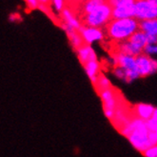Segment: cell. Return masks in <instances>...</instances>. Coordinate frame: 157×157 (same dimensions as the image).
<instances>
[{
	"instance_id": "19",
	"label": "cell",
	"mask_w": 157,
	"mask_h": 157,
	"mask_svg": "<svg viewBox=\"0 0 157 157\" xmlns=\"http://www.w3.org/2000/svg\"><path fill=\"white\" fill-rule=\"evenodd\" d=\"M107 2L108 0H85L82 3V8H81L83 15L94 12L97 8H99L100 6H102Z\"/></svg>"
},
{
	"instance_id": "7",
	"label": "cell",
	"mask_w": 157,
	"mask_h": 157,
	"mask_svg": "<svg viewBox=\"0 0 157 157\" xmlns=\"http://www.w3.org/2000/svg\"><path fill=\"white\" fill-rule=\"evenodd\" d=\"M136 69L140 77H147L157 72V59L142 53L136 57Z\"/></svg>"
},
{
	"instance_id": "16",
	"label": "cell",
	"mask_w": 157,
	"mask_h": 157,
	"mask_svg": "<svg viewBox=\"0 0 157 157\" xmlns=\"http://www.w3.org/2000/svg\"><path fill=\"white\" fill-rule=\"evenodd\" d=\"M147 128H149V138L151 146L157 145V108L152 117L147 121Z\"/></svg>"
},
{
	"instance_id": "6",
	"label": "cell",
	"mask_w": 157,
	"mask_h": 157,
	"mask_svg": "<svg viewBox=\"0 0 157 157\" xmlns=\"http://www.w3.org/2000/svg\"><path fill=\"white\" fill-rule=\"evenodd\" d=\"M134 11V18H136L139 22L157 18V7L149 0H136Z\"/></svg>"
},
{
	"instance_id": "5",
	"label": "cell",
	"mask_w": 157,
	"mask_h": 157,
	"mask_svg": "<svg viewBox=\"0 0 157 157\" xmlns=\"http://www.w3.org/2000/svg\"><path fill=\"white\" fill-rule=\"evenodd\" d=\"M99 95L103 103L105 115L109 119L113 120L116 113V110L120 107L117 94L114 91V90H113V88H109V89L100 91Z\"/></svg>"
},
{
	"instance_id": "17",
	"label": "cell",
	"mask_w": 157,
	"mask_h": 157,
	"mask_svg": "<svg viewBox=\"0 0 157 157\" xmlns=\"http://www.w3.org/2000/svg\"><path fill=\"white\" fill-rule=\"evenodd\" d=\"M128 41L132 43L138 49L143 51L144 48L147 45V36L144 32H142L141 30H138L134 34H132V36L128 39Z\"/></svg>"
},
{
	"instance_id": "29",
	"label": "cell",
	"mask_w": 157,
	"mask_h": 157,
	"mask_svg": "<svg viewBox=\"0 0 157 157\" xmlns=\"http://www.w3.org/2000/svg\"><path fill=\"white\" fill-rule=\"evenodd\" d=\"M40 4H49L50 0H38Z\"/></svg>"
},
{
	"instance_id": "15",
	"label": "cell",
	"mask_w": 157,
	"mask_h": 157,
	"mask_svg": "<svg viewBox=\"0 0 157 157\" xmlns=\"http://www.w3.org/2000/svg\"><path fill=\"white\" fill-rule=\"evenodd\" d=\"M117 52L119 53H123L127 55H131V56L137 57L138 55H140L143 53V51L138 49L137 47L131 43L130 41H125L121 43H117Z\"/></svg>"
},
{
	"instance_id": "11",
	"label": "cell",
	"mask_w": 157,
	"mask_h": 157,
	"mask_svg": "<svg viewBox=\"0 0 157 157\" xmlns=\"http://www.w3.org/2000/svg\"><path fill=\"white\" fill-rule=\"evenodd\" d=\"M61 27L63 28V30L66 32V33L68 35V38H69L71 46L75 50L79 49L80 47H82V46L85 44L84 40H83L82 36H81V34H80V33L78 31L71 29V28L67 26L65 23H63L61 25Z\"/></svg>"
},
{
	"instance_id": "22",
	"label": "cell",
	"mask_w": 157,
	"mask_h": 157,
	"mask_svg": "<svg viewBox=\"0 0 157 157\" xmlns=\"http://www.w3.org/2000/svg\"><path fill=\"white\" fill-rule=\"evenodd\" d=\"M143 53L147 55V56H156L157 55V44L155 45H151L147 44L143 50Z\"/></svg>"
},
{
	"instance_id": "12",
	"label": "cell",
	"mask_w": 157,
	"mask_h": 157,
	"mask_svg": "<svg viewBox=\"0 0 157 157\" xmlns=\"http://www.w3.org/2000/svg\"><path fill=\"white\" fill-rule=\"evenodd\" d=\"M134 5H126L113 8V19H125L134 18Z\"/></svg>"
},
{
	"instance_id": "18",
	"label": "cell",
	"mask_w": 157,
	"mask_h": 157,
	"mask_svg": "<svg viewBox=\"0 0 157 157\" xmlns=\"http://www.w3.org/2000/svg\"><path fill=\"white\" fill-rule=\"evenodd\" d=\"M139 30L147 35H157V18L139 22Z\"/></svg>"
},
{
	"instance_id": "24",
	"label": "cell",
	"mask_w": 157,
	"mask_h": 157,
	"mask_svg": "<svg viewBox=\"0 0 157 157\" xmlns=\"http://www.w3.org/2000/svg\"><path fill=\"white\" fill-rule=\"evenodd\" d=\"M145 157H157V145H153L150 147L147 151L143 152Z\"/></svg>"
},
{
	"instance_id": "1",
	"label": "cell",
	"mask_w": 157,
	"mask_h": 157,
	"mask_svg": "<svg viewBox=\"0 0 157 157\" xmlns=\"http://www.w3.org/2000/svg\"><path fill=\"white\" fill-rule=\"evenodd\" d=\"M119 132L127 137L128 142L138 151L143 153L150 147H151L147 121H144L134 115L126 126L120 128Z\"/></svg>"
},
{
	"instance_id": "9",
	"label": "cell",
	"mask_w": 157,
	"mask_h": 157,
	"mask_svg": "<svg viewBox=\"0 0 157 157\" xmlns=\"http://www.w3.org/2000/svg\"><path fill=\"white\" fill-rule=\"evenodd\" d=\"M155 109L156 108L151 104L139 103L134 106L133 113H134V116L144 120V121H147V120H150L152 117L155 112Z\"/></svg>"
},
{
	"instance_id": "13",
	"label": "cell",
	"mask_w": 157,
	"mask_h": 157,
	"mask_svg": "<svg viewBox=\"0 0 157 157\" xmlns=\"http://www.w3.org/2000/svg\"><path fill=\"white\" fill-rule=\"evenodd\" d=\"M62 18L64 20L63 23H65L67 26H69L70 28H71V29H73V30H76L79 32L80 29L83 27L80 20L68 8H65L62 11Z\"/></svg>"
},
{
	"instance_id": "20",
	"label": "cell",
	"mask_w": 157,
	"mask_h": 157,
	"mask_svg": "<svg viewBox=\"0 0 157 157\" xmlns=\"http://www.w3.org/2000/svg\"><path fill=\"white\" fill-rule=\"evenodd\" d=\"M94 87L97 89L98 92H100V91H102V90H107V89L112 88V85H110L109 80L105 75H100L99 77H98L97 82L94 84Z\"/></svg>"
},
{
	"instance_id": "3",
	"label": "cell",
	"mask_w": 157,
	"mask_h": 157,
	"mask_svg": "<svg viewBox=\"0 0 157 157\" xmlns=\"http://www.w3.org/2000/svg\"><path fill=\"white\" fill-rule=\"evenodd\" d=\"M82 20L83 23L88 27L101 28L107 26L113 20V7L107 2L94 12L84 14Z\"/></svg>"
},
{
	"instance_id": "21",
	"label": "cell",
	"mask_w": 157,
	"mask_h": 157,
	"mask_svg": "<svg viewBox=\"0 0 157 157\" xmlns=\"http://www.w3.org/2000/svg\"><path fill=\"white\" fill-rule=\"evenodd\" d=\"M136 0H108V3L113 8L126 6V5H134Z\"/></svg>"
},
{
	"instance_id": "25",
	"label": "cell",
	"mask_w": 157,
	"mask_h": 157,
	"mask_svg": "<svg viewBox=\"0 0 157 157\" xmlns=\"http://www.w3.org/2000/svg\"><path fill=\"white\" fill-rule=\"evenodd\" d=\"M24 1L29 10H35V9H38L39 5H40L38 0H24Z\"/></svg>"
},
{
	"instance_id": "10",
	"label": "cell",
	"mask_w": 157,
	"mask_h": 157,
	"mask_svg": "<svg viewBox=\"0 0 157 157\" xmlns=\"http://www.w3.org/2000/svg\"><path fill=\"white\" fill-rule=\"evenodd\" d=\"M76 53H77L79 61L81 62L83 66L90 61L97 60V55L94 50L90 47V45H88V44H84L82 47L77 49Z\"/></svg>"
},
{
	"instance_id": "8",
	"label": "cell",
	"mask_w": 157,
	"mask_h": 157,
	"mask_svg": "<svg viewBox=\"0 0 157 157\" xmlns=\"http://www.w3.org/2000/svg\"><path fill=\"white\" fill-rule=\"evenodd\" d=\"M85 44L90 45L94 42H99L104 39V33L100 28L83 26L79 31Z\"/></svg>"
},
{
	"instance_id": "28",
	"label": "cell",
	"mask_w": 157,
	"mask_h": 157,
	"mask_svg": "<svg viewBox=\"0 0 157 157\" xmlns=\"http://www.w3.org/2000/svg\"><path fill=\"white\" fill-rule=\"evenodd\" d=\"M9 19H10V21L12 22H16V21H20L21 20V17L19 14L17 13H13L10 15V17H9Z\"/></svg>"
},
{
	"instance_id": "27",
	"label": "cell",
	"mask_w": 157,
	"mask_h": 157,
	"mask_svg": "<svg viewBox=\"0 0 157 157\" xmlns=\"http://www.w3.org/2000/svg\"><path fill=\"white\" fill-rule=\"evenodd\" d=\"M147 44L155 45L157 44V35H147Z\"/></svg>"
},
{
	"instance_id": "4",
	"label": "cell",
	"mask_w": 157,
	"mask_h": 157,
	"mask_svg": "<svg viewBox=\"0 0 157 157\" xmlns=\"http://www.w3.org/2000/svg\"><path fill=\"white\" fill-rule=\"evenodd\" d=\"M113 65L114 67H119L124 71V82L131 83L140 77L136 69V57L134 56L116 52L113 55Z\"/></svg>"
},
{
	"instance_id": "32",
	"label": "cell",
	"mask_w": 157,
	"mask_h": 157,
	"mask_svg": "<svg viewBox=\"0 0 157 157\" xmlns=\"http://www.w3.org/2000/svg\"><path fill=\"white\" fill-rule=\"evenodd\" d=\"M156 7H157V5H156Z\"/></svg>"
},
{
	"instance_id": "30",
	"label": "cell",
	"mask_w": 157,
	"mask_h": 157,
	"mask_svg": "<svg viewBox=\"0 0 157 157\" xmlns=\"http://www.w3.org/2000/svg\"><path fill=\"white\" fill-rule=\"evenodd\" d=\"M150 2H151L152 4H154V5H157V0H149Z\"/></svg>"
},
{
	"instance_id": "23",
	"label": "cell",
	"mask_w": 157,
	"mask_h": 157,
	"mask_svg": "<svg viewBox=\"0 0 157 157\" xmlns=\"http://www.w3.org/2000/svg\"><path fill=\"white\" fill-rule=\"evenodd\" d=\"M51 1H52V5L54 8L55 11L62 13V11L65 9L66 0H51Z\"/></svg>"
},
{
	"instance_id": "14",
	"label": "cell",
	"mask_w": 157,
	"mask_h": 157,
	"mask_svg": "<svg viewBox=\"0 0 157 157\" xmlns=\"http://www.w3.org/2000/svg\"><path fill=\"white\" fill-rule=\"evenodd\" d=\"M100 69H101L100 63L97 60L90 61L84 65V70L87 73V75L94 85L97 82L98 77L100 75Z\"/></svg>"
},
{
	"instance_id": "31",
	"label": "cell",
	"mask_w": 157,
	"mask_h": 157,
	"mask_svg": "<svg viewBox=\"0 0 157 157\" xmlns=\"http://www.w3.org/2000/svg\"><path fill=\"white\" fill-rule=\"evenodd\" d=\"M69 1H76V0H69Z\"/></svg>"
},
{
	"instance_id": "2",
	"label": "cell",
	"mask_w": 157,
	"mask_h": 157,
	"mask_svg": "<svg viewBox=\"0 0 157 157\" xmlns=\"http://www.w3.org/2000/svg\"><path fill=\"white\" fill-rule=\"evenodd\" d=\"M139 30V21L136 18L113 19L107 25L108 37L116 43L125 42Z\"/></svg>"
},
{
	"instance_id": "26",
	"label": "cell",
	"mask_w": 157,
	"mask_h": 157,
	"mask_svg": "<svg viewBox=\"0 0 157 157\" xmlns=\"http://www.w3.org/2000/svg\"><path fill=\"white\" fill-rule=\"evenodd\" d=\"M38 9H39L40 11H42L43 13H45L46 14H50V12H51V8H49L48 4H40Z\"/></svg>"
}]
</instances>
